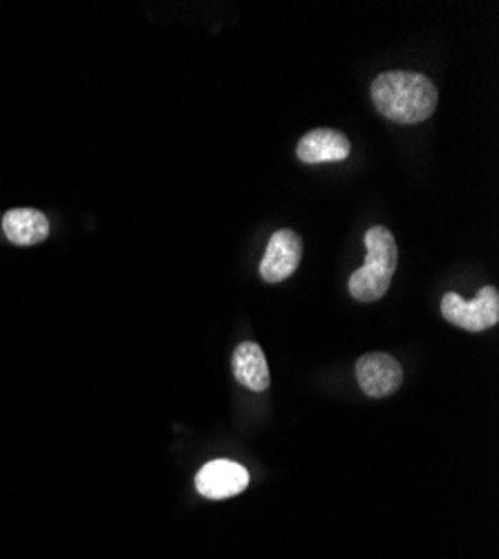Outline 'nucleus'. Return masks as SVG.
Here are the masks:
<instances>
[{"label":"nucleus","mask_w":499,"mask_h":559,"mask_svg":"<svg viewBox=\"0 0 499 559\" xmlns=\"http://www.w3.org/2000/svg\"><path fill=\"white\" fill-rule=\"evenodd\" d=\"M302 260V240L296 230L281 228L271 236L264 258L260 262V275L264 283H283L298 269Z\"/></svg>","instance_id":"nucleus-4"},{"label":"nucleus","mask_w":499,"mask_h":559,"mask_svg":"<svg viewBox=\"0 0 499 559\" xmlns=\"http://www.w3.org/2000/svg\"><path fill=\"white\" fill-rule=\"evenodd\" d=\"M356 379L360 390L372 399L394 394L403 383V369L390 354L372 352L360 356L356 362Z\"/></svg>","instance_id":"nucleus-5"},{"label":"nucleus","mask_w":499,"mask_h":559,"mask_svg":"<svg viewBox=\"0 0 499 559\" xmlns=\"http://www.w3.org/2000/svg\"><path fill=\"white\" fill-rule=\"evenodd\" d=\"M366 264L349 277V294L358 302H375L381 300L392 285V275L399 264V249L385 226H372L366 233Z\"/></svg>","instance_id":"nucleus-2"},{"label":"nucleus","mask_w":499,"mask_h":559,"mask_svg":"<svg viewBox=\"0 0 499 559\" xmlns=\"http://www.w3.org/2000/svg\"><path fill=\"white\" fill-rule=\"evenodd\" d=\"M5 238L16 247H34L50 236V222L36 209H12L3 217Z\"/></svg>","instance_id":"nucleus-8"},{"label":"nucleus","mask_w":499,"mask_h":559,"mask_svg":"<svg viewBox=\"0 0 499 559\" xmlns=\"http://www.w3.org/2000/svg\"><path fill=\"white\" fill-rule=\"evenodd\" d=\"M234 377L253 392H264L271 383L264 352L256 343H242L234 354Z\"/></svg>","instance_id":"nucleus-9"},{"label":"nucleus","mask_w":499,"mask_h":559,"mask_svg":"<svg viewBox=\"0 0 499 559\" xmlns=\"http://www.w3.org/2000/svg\"><path fill=\"white\" fill-rule=\"evenodd\" d=\"M349 139L332 128H316L307 132L296 148V155L302 164H330V162H345L349 157Z\"/></svg>","instance_id":"nucleus-7"},{"label":"nucleus","mask_w":499,"mask_h":559,"mask_svg":"<svg viewBox=\"0 0 499 559\" xmlns=\"http://www.w3.org/2000/svg\"><path fill=\"white\" fill-rule=\"evenodd\" d=\"M372 102L385 119L413 126L430 119L439 104L435 83L419 72H383L372 83Z\"/></svg>","instance_id":"nucleus-1"},{"label":"nucleus","mask_w":499,"mask_h":559,"mask_svg":"<svg viewBox=\"0 0 499 559\" xmlns=\"http://www.w3.org/2000/svg\"><path fill=\"white\" fill-rule=\"evenodd\" d=\"M443 318L466 332H486L499 320V294L495 287H484L473 302L450 292L441 300Z\"/></svg>","instance_id":"nucleus-3"},{"label":"nucleus","mask_w":499,"mask_h":559,"mask_svg":"<svg viewBox=\"0 0 499 559\" xmlns=\"http://www.w3.org/2000/svg\"><path fill=\"white\" fill-rule=\"evenodd\" d=\"M249 486V473L236 461L217 459L206 463L195 477V488L206 499H229Z\"/></svg>","instance_id":"nucleus-6"}]
</instances>
